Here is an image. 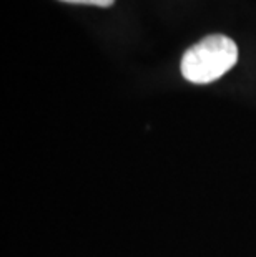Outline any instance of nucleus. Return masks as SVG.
I'll use <instances>...</instances> for the list:
<instances>
[{"label":"nucleus","mask_w":256,"mask_h":257,"mask_svg":"<svg viewBox=\"0 0 256 257\" xmlns=\"http://www.w3.org/2000/svg\"><path fill=\"white\" fill-rule=\"evenodd\" d=\"M236 62V43L225 35H210L185 52L182 75L192 83L206 85L225 75Z\"/></svg>","instance_id":"nucleus-1"},{"label":"nucleus","mask_w":256,"mask_h":257,"mask_svg":"<svg viewBox=\"0 0 256 257\" xmlns=\"http://www.w3.org/2000/svg\"><path fill=\"white\" fill-rule=\"evenodd\" d=\"M68 4H81V5H95V7H112L115 0H62Z\"/></svg>","instance_id":"nucleus-2"}]
</instances>
